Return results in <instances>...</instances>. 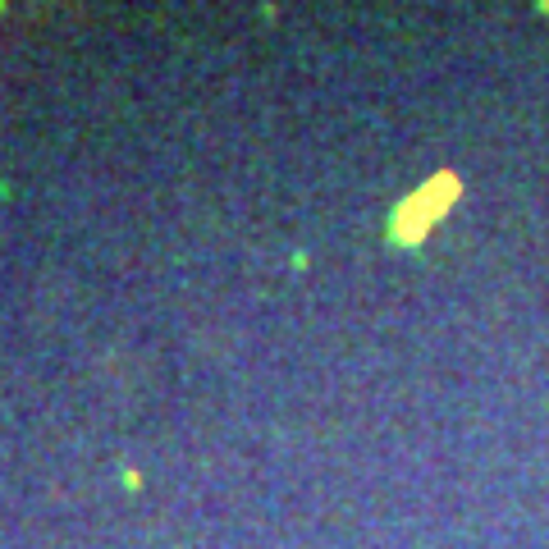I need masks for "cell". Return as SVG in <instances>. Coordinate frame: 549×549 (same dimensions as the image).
Instances as JSON below:
<instances>
[{"instance_id": "cell-1", "label": "cell", "mask_w": 549, "mask_h": 549, "mask_svg": "<svg viewBox=\"0 0 549 549\" xmlns=\"http://www.w3.org/2000/svg\"><path fill=\"white\" fill-rule=\"evenodd\" d=\"M463 193V183L453 170H440L431 183H421L417 193H408L399 206H394V216H389V238L394 243H421V238L435 229V220L449 211Z\"/></svg>"}]
</instances>
